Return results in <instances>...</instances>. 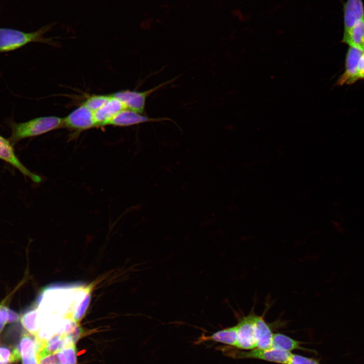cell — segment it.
<instances>
[{
	"label": "cell",
	"instance_id": "1",
	"mask_svg": "<svg viewBox=\"0 0 364 364\" xmlns=\"http://www.w3.org/2000/svg\"><path fill=\"white\" fill-rule=\"evenodd\" d=\"M90 294L89 287H50L41 293L36 307L44 318L58 314L73 319L80 304Z\"/></svg>",
	"mask_w": 364,
	"mask_h": 364
},
{
	"label": "cell",
	"instance_id": "2",
	"mask_svg": "<svg viewBox=\"0 0 364 364\" xmlns=\"http://www.w3.org/2000/svg\"><path fill=\"white\" fill-rule=\"evenodd\" d=\"M53 23L38 30L26 32L21 30L0 27V53L10 52L20 49L31 42L53 43V38H45L44 34L55 25Z\"/></svg>",
	"mask_w": 364,
	"mask_h": 364
},
{
	"label": "cell",
	"instance_id": "3",
	"mask_svg": "<svg viewBox=\"0 0 364 364\" xmlns=\"http://www.w3.org/2000/svg\"><path fill=\"white\" fill-rule=\"evenodd\" d=\"M63 118L57 116L37 117L27 121L9 123L11 135L9 140L13 145L23 139L40 135L62 127Z\"/></svg>",
	"mask_w": 364,
	"mask_h": 364
},
{
	"label": "cell",
	"instance_id": "4",
	"mask_svg": "<svg viewBox=\"0 0 364 364\" xmlns=\"http://www.w3.org/2000/svg\"><path fill=\"white\" fill-rule=\"evenodd\" d=\"M219 348L225 355L235 359H255L279 364H287L292 353L272 347L255 348L250 350H241L229 346Z\"/></svg>",
	"mask_w": 364,
	"mask_h": 364
},
{
	"label": "cell",
	"instance_id": "5",
	"mask_svg": "<svg viewBox=\"0 0 364 364\" xmlns=\"http://www.w3.org/2000/svg\"><path fill=\"white\" fill-rule=\"evenodd\" d=\"M255 313L250 312L248 315L238 318L236 326L237 342L235 348L241 350H250L256 348L257 336L255 321Z\"/></svg>",
	"mask_w": 364,
	"mask_h": 364
},
{
	"label": "cell",
	"instance_id": "6",
	"mask_svg": "<svg viewBox=\"0 0 364 364\" xmlns=\"http://www.w3.org/2000/svg\"><path fill=\"white\" fill-rule=\"evenodd\" d=\"M94 127L96 125L94 112L83 105L63 118L62 127L80 131Z\"/></svg>",
	"mask_w": 364,
	"mask_h": 364
},
{
	"label": "cell",
	"instance_id": "7",
	"mask_svg": "<svg viewBox=\"0 0 364 364\" xmlns=\"http://www.w3.org/2000/svg\"><path fill=\"white\" fill-rule=\"evenodd\" d=\"M168 82L169 81L164 82L153 88L144 92L124 90L112 94V95L121 101L127 109L141 114L145 110L146 100L147 97Z\"/></svg>",
	"mask_w": 364,
	"mask_h": 364
},
{
	"label": "cell",
	"instance_id": "8",
	"mask_svg": "<svg viewBox=\"0 0 364 364\" xmlns=\"http://www.w3.org/2000/svg\"><path fill=\"white\" fill-rule=\"evenodd\" d=\"M0 159L10 164L18 170L23 175L29 177L35 183H40L41 177L32 172L27 169L20 161L16 155L13 145L9 139H7L0 135Z\"/></svg>",
	"mask_w": 364,
	"mask_h": 364
},
{
	"label": "cell",
	"instance_id": "9",
	"mask_svg": "<svg viewBox=\"0 0 364 364\" xmlns=\"http://www.w3.org/2000/svg\"><path fill=\"white\" fill-rule=\"evenodd\" d=\"M44 345L35 335L23 333L18 347L22 364H38V356Z\"/></svg>",
	"mask_w": 364,
	"mask_h": 364
},
{
	"label": "cell",
	"instance_id": "10",
	"mask_svg": "<svg viewBox=\"0 0 364 364\" xmlns=\"http://www.w3.org/2000/svg\"><path fill=\"white\" fill-rule=\"evenodd\" d=\"M165 120L170 119L167 118L149 117L129 109H124L110 119L106 125L129 126L146 122H158Z\"/></svg>",
	"mask_w": 364,
	"mask_h": 364
},
{
	"label": "cell",
	"instance_id": "11",
	"mask_svg": "<svg viewBox=\"0 0 364 364\" xmlns=\"http://www.w3.org/2000/svg\"><path fill=\"white\" fill-rule=\"evenodd\" d=\"M111 95L108 102L94 112L96 127L106 126L107 122L120 111L127 109L123 103Z\"/></svg>",
	"mask_w": 364,
	"mask_h": 364
},
{
	"label": "cell",
	"instance_id": "12",
	"mask_svg": "<svg viewBox=\"0 0 364 364\" xmlns=\"http://www.w3.org/2000/svg\"><path fill=\"white\" fill-rule=\"evenodd\" d=\"M363 53V52L352 47L349 48L346 57L345 70L338 80V84H350L357 80V66Z\"/></svg>",
	"mask_w": 364,
	"mask_h": 364
},
{
	"label": "cell",
	"instance_id": "13",
	"mask_svg": "<svg viewBox=\"0 0 364 364\" xmlns=\"http://www.w3.org/2000/svg\"><path fill=\"white\" fill-rule=\"evenodd\" d=\"M64 317L52 314L47 316L35 337L41 342L45 343L52 337L58 333H62Z\"/></svg>",
	"mask_w": 364,
	"mask_h": 364
},
{
	"label": "cell",
	"instance_id": "14",
	"mask_svg": "<svg viewBox=\"0 0 364 364\" xmlns=\"http://www.w3.org/2000/svg\"><path fill=\"white\" fill-rule=\"evenodd\" d=\"M344 32L349 30L355 23L364 19L362 0H347L344 5Z\"/></svg>",
	"mask_w": 364,
	"mask_h": 364
},
{
	"label": "cell",
	"instance_id": "15",
	"mask_svg": "<svg viewBox=\"0 0 364 364\" xmlns=\"http://www.w3.org/2000/svg\"><path fill=\"white\" fill-rule=\"evenodd\" d=\"M206 341H213L235 347L237 342L236 326L221 329L210 335H202L198 339L196 343L198 344Z\"/></svg>",
	"mask_w": 364,
	"mask_h": 364
},
{
	"label": "cell",
	"instance_id": "16",
	"mask_svg": "<svg viewBox=\"0 0 364 364\" xmlns=\"http://www.w3.org/2000/svg\"><path fill=\"white\" fill-rule=\"evenodd\" d=\"M342 41L364 52V19L357 21L349 30L344 32Z\"/></svg>",
	"mask_w": 364,
	"mask_h": 364
},
{
	"label": "cell",
	"instance_id": "17",
	"mask_svg": "<svg viewBox=\"0 0 364 364\" xmlns=\"http://www.w3.org/2000/svg\"><path fill=\"white\" fill-rule=\"evenodd\" d=\"M256 327V348L268 349L271 348L273 333L269 324H267L263 315L255 314Z\"/></svg>",
	"mask_w": 364,
	"mask_h": 364
},
{
	"label": "cell",
	"instance_id": "18",
	"mask_svg": "<svg viewBox=\"0 0 364 364\" xmlns=\"http://www.w3.org/2000/svg\"><path fill=\"white\" fill-rule=\"evenodd\" d=\"M21 324L30 334L36 335L44 321L37 307H32L25 311L20 318Z\"/></svg>",
	"mask_w": 364,
	"mask_h": 364
},
{
	"label": "cell",
	"instance_id": "19",
	"mask_svg": "<svg viewBox=\"0 0 364 364\" xmlns=\"http://www.w3.org/2000/svg\"><path fill=\"white\" fill-rule=\"evenodd\" d=\"M302 343V342L295 340L285 334L280 333H274L271 347L290 352L295 350L312 351V350L303 347L301 346Z\"/></svg>",
	"mask_w": 364,
	"mask_h": 364
},
{
	"label": "cell",
	"instance_id": "20",
	"mask_svg": "<svg viewBox=\"0 0 364 364\" xmlns=\"http://www.w3.org/2000/svg\"><path fill=\"white\" fill-rule=\"evenodd\" d=\"M67 347L65 335L58 333L52 337L44 343L43 349L41 351L47 353H55Z\"/></svg>",
	"mask_w": 364,
	"mask_h": 364
},
{
	"label": "cell",
	"instance_id": "21",
	"mask_svg": "<svg viewBox=\"0 0 364 364\" xmlns=\"http://www.w3.org/2000/svg\"><path fill=\"white\" fill-rule=\"evenodd\" d=\"M111 95H94L88 97L82 105L93 112L99 110L110 99Z\"/></svg>",
	"mask_w": 364,
	"mask_h": 364
},
{
	"label": "cell",
	"instance_id": "22",
	"mask_svg": "<svg viewBox=\"0 0 364 364\" xmlns=\"http://www.w3.org/2000/svg\"><path fill=\"white\" fill-rule=\"evenodd\" d=\"M57 353L61 364H76V350L75 345L66 347Z\"/></svg>",
	"mask_w": 364,
	"mask_h": 364
},
{
	"label": "cell",
	"instance_id": "23",
	"mask_svg": "<svg viewBox=\"0 0 364 364\" xmlns=\"http://www.w3.org/2000/svg\"><path fill=\"white\" fill-rule=\"evenodd\" d=\"M20 358V355L15 350L11 351L8 348L0 347V360L6 364L15 362Z\"/></svg>",
	"mask_w": 364,
	"mask_h": 364
},
{
	"label": "cell",
	"instance_id": "24",
	"mask_svg": "<svg viewBox=\"0 0 364 364\" xmlns=\"http://www.w3.org/2000/svg\"><path fill=\"white\" fill-rule=\"evenodd\" d=\"M287 364H321L320 360L313 357L292 353Z\"/></svg>",
	"mask_w": 364,
	"mask_h": 364
},
{
	"label": "cell",
	"instance_id": "25",
	"mask_svg": "<svg viewBox=\"0 0 364 364\" xmlns=\"http://www.w3.org/2000/svg\"><path fill=\"white\" fill-rule=\"evenodd\" d=\"M38 364H61L57 352L47 353L41 351L38 356Z\"/></svg>",
	"mask_w": 364,
	"mask_h": 364
},
{
	"label": "cell",
	"instance_id": "26",
	"mask_svg": "<svg viewBox=\"0 0 364 364\" xmlns=\"http://www.w3.org/2000/svg\"><path fill=\"white\" fill-rule=\"evenodd\" d=\"M8 307L0 305V334L7 323Z\"/></svg>",
	"mask_w": 364,
	"mask_h": 364
},
{
	"label": "cell",
	"instance_id": "27",
	"mask_svg": "<svg viewBox=\"0 0 364 364\" xmlns=\"http://www.w3.org/2000/svg\"><path fill=\"white\" fill-rule=\"evenodd\" d=\"M356 77L357 80L364 79V52L361 55L358 62L356 69Z\"/></svg>",
	"mask_w": 364,
	"mask_h": 364
},
{
	"label": "cell",
	"instance_id": "28",
	"mask_svg": "<svg viewBox=\"0 0 364 364\" xmlns=\"http://www.w3.org/2000/svg\"><path fill=\"white\" fill-rule=\"evenodd\" d=\"M8 323H12L18 322L20 319L19 315L15 311L8 308Z\"/></svg>",
	"mask_w": 364,
	"mask_h": 364
},
{
	"label": "cell",
	"instance_id": "29",
	"mask_svg": "<svg viewBox=\"0 0 364 364\" xmlns=\"http://www.w3.org/2000/svg\"><path fill=\"white\" fill-rule=\"evenodd\" d=\"M0 364H6L4 362L0 360Z\"/></svg>",
	"mask_w": 364,
	"mask_h": 364
}]
</instances>
